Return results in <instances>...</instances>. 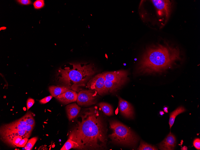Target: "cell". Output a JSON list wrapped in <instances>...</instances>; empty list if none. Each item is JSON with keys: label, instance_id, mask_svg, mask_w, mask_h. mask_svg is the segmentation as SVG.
<instances>
[{"label": "cell", "instance_id": "cell-1", "mask_svg": "<svg viewBox=\"0 0 200 150\" xmlns=\"http://www.w3.org/2000/svg\"><path fill=\"white\" fill-rule=\"evenodd\" d=\"M69 137L75 142V149H105L107 141L106 129L96 106L85 109L80 113Z\"/></svg>", "mask_w": 200, "mask_h": 150}, {"label": "cell", "instance_id": "cell-2", "mask_svg": "<svg viewBox=\"0 0 200 150\" xmlns=\"http://www.w3.org/2000/svg\"><path fill=\"white\" fill-rule=\"evenodd\" d=\"M184 58L179 47L166 42L160 43L146 49L137 65V73H162L180 66Z\"/></svg>", "mask_w": 200, "mask_h": 150}, {"label": "cell", "instance_id": "cell-3", "mask_svg": "<svg viewBox=\"0 0 200 150\" xmlns=\"http://www.w3.org/2000/svg\"><path fill=\"white\" fill-rule=\"evenodd\" d=\"M96 71L94 66L91 63H69L68 66L59 69L57 72V80L63 86L79 92Z\"/></svg>", "mask_w": 200, "mask_h": 150}, {"label": "cell", "instance_id": "cell-4", "mask_svg": "<svg viewBox=\"0 0 200 150\" xmlns=\"http://www.w3.org/2000/svg\"><path fill=\"white\" fill-rule=\"evenodd\" d=\"M34 127L27 125L23 116L14 121L1 126V140L3 142L10 146L13 138L16 137L20 136L23 138H28Z\"/></svg>", "mask_w": 200, "mask_h": 150}, {"label": "cell", "instance_id": "cell-5", "mask_svg": "<svg viewBox=\"0 0 200 150\" xmlns=\"http://www.w3.org/2000/svg\"><path fill=\"white\" fill-rule=\"evenodd\" d=\"M110 125L112 132L108 137L113 143L131 147L136 145L139 140L138 137L127 126L116 120L111 121Z\"/></svg>", "mask_w": 200, "mask_h": 150}, {"label": "cell", "instance_id": "cell-6", "mask_svg": "<svg viewBox=\"0 0 200 150\" xmlns=\"http://www.w3.org/2000/svg\"><path fill=\"white\" fill-rule=\"evenodd\" d=\"M105 79L102 74H99L91 78L87 84L89 90L96 92L100 95L106 93L104 83Z\"/></svg>", "mask_w": 200, "mask_h": 150}, {"label": "cell", "instance_id": "cell-7", "mask_svg": "<svg viewBox=\"0 0 200 150\" xmlns=\"http://www.w3.org/2000/svg\"><path fill=\"white\" fill-rule=\"evenodd\" d=\"M97 92L91 90H81L78 94L77 102L80 105L88 106L96 103Z\"/></svg>", "mask_w": 200, "mask_h": 150}, {"label": "cell", "instance_id": "cell-8", "mask_svg": "<svg viewBox=\"0 0 200 150\" xmlns=\"http://www.w3.org/2000/svg\"><path fill=\"white\" fill-rule=\"evenodd\" d=\"M105 80L124 85L128 80V72L126 70L107 72L102 73Z\"/></svg>", "mask_w": 200, "mask_h": 150}, {"label": "cell", "instance_id": "cell-9", "mask_svg": "<svg viewBox=\"0 0 200 150\" xmlns=\"http://www.w3.org/2000/svg\"><path fill=\"white\" fill-rule=\"evenodd\" d=\"M118 106L122 114L125 117L133 119L134 116V109L131 105L127 101L118 96Z\"/></svg>", "mask_w": 200, "mask_h": 150}, {"label": "cell", "instance_id": "cell-10", "mask_svg": "<svg viewBox=\"0 0 200 150\" xmlns=\"http://www.w3.org/2000/svg\"><path fill=\"white\" fill-rule=\"evenodd\" d=\"M176 144V140L175 136L170 131L164 140L158 144L160 150H174Z\"/></svg>", "mask_w": 200, "mask_h": 150}, {"label": "cell", "instance_id": "cell-11", "mask_svg": "<svg viewBox=\"0 0 200 150\" xmlns=\"http://www.w3.org/2000/svg\"><path fill=\"white\" fill-rule=\"evenodd\" d=\"M78 95L76 91L70 90L55 98L62 104H67L76 101Z\"/></svg>", "mask_w": 200, "mask_h": 150}, {"label": "cell", "instance_id": "cell-12", "mask_svg": "<svg viewBox=\"0 0 200 150\" xmlns=\"http://www.w3.org/2000/svg\"><path fill=\"white\" fill-rule=\"evenodd\" d=\"M66 109L69 120L71 121L78 115L81 108L75 103L68 105Z\"/></svg>", "mask_w": 200, "mask_h": 150}, {"label": "cell", "instance_id": "cell-13", "mask_svg": "<svg viewBox=\"0 0 200 150\" xmlns=\"http://www.w3.org/2000/svg\"><path fill=\"white\" fill-rule=\"evenodd\" d=\"M123 85L121 84L105 80L104 86L106 93L116 92Z\"/></svg>", "mask_w": 200, "mask_h": 150}, {"label": "cell", "instance_id": "cell-14", "mask_svg": "<svg viewBox=\"0 0 200 150\" xmlns=\"http://www.w3.org/2000/svg\"><path fill=\"white\" fill-rule=\"evenodd\" d=\"M49 89L51 95L54 97L70 90L63 86H57L53 85L50 86Z\"/></svg>", "mask_w": 200, "mask_h": 150}, {"label": "cell", "instance_id": "cell-15", "mask_svg": "<svg viewBox=\"0 0 200 150\" xmlns=\"http://www.w3.org/2000/svg\"><path fill=\"white\" fill-rule=\"evenodd\" d=\"M186 110L185 108L183 106H181L178 107L170 113L169 120V124L170 129L173 125L176 116L180 113L185 112Z\"/></svg>", "mask_w": 200, "mask_h": 150}, {"label": "cell", "instance_id": "cell-16", "mask_svg": "<svg viewBox=\"0 0 200 150\" xmlns=\"http://www.w3.org/2000/svg\"><path fill=\"white\" fill-rule=\"evenodd\" d=\"M99 106L103 112L108 116H111L113 114V110L112 106L109 104L104 102L99 103Z\"/></svg>", "mask_w": 200, "mask_h": 150}, {"label": "cell", "instance_id": "cell-17", "mask_svg": "<svg viewBox=\"0 0 200 150\" xmlns=\"http://www.w3.org/2000/svg\"><path fill=\"white\" fill-rule=\"evenodd\" d=\"M137 149L138 150H158V149L156 146L148 144L141 140L140 145Z\"/></svg>", "mask_w": 200, "mask_h": 150}, {"label": "cell", "instance_id": "cell-18", "mask_svg": "<svg viewBox=\"0 0 200 150\" xmlns=\"http://www.w3.org/2000/svg\"><path fill=\"white\" fill-rule=\"evenodd\" d=\"M24 119L26 124L29 125L34 127L35 125V120L32 115V113L28 111L23 116Z\"/></svg>", "mask_w": 200, "mask_h": 150}, {"label": "cell", "instance_id": "cell-19", "mask_svg": "<svg viewBox=\"0 0 200 150\" xmlns=\"http://www.w3.org/2000/svg\"><path fill=\"white\" fill-rule=\"evenodd\" d=\"M75 146V142L71 139L69 138L60 150H68L72 148L74 149Z\"/></svg>", "mask_w": 200, "mask_h": 150}, {"label": "cell", "instance_id": "cell-20", "mask_svg": "<svg viewBox=\"0 0 200 150\" xmlns=\"http://www.w3.org/2000/svg\"><path fill=\"white\" fill-rule=\"evenodd\" d=\"M38 139L37 137H34L28 140L24 147V149L25 150H31L37 141Z\"/></svg>", "mask_w": 200, "mask_h": 150}, {"label": "cell", "instance_id": "cell-21", "mask_svg": "<svg viewBox=\"0 0 200 150\" xmlns=\"http://www.w3.org/2000/svg\"><path fill=\"white\" fill-rule=\"evenodd\" d=\"M35 9H38L43 7L45 5L44 1L43 0H37L33 3Z\"/></svg>", "mask_w": 200, "mask_h": 150}, {"label": "cell", "instance_id": "cell-22", "mask_svg": "<svg viewBox=\"0 0 200 150\" xmlns=\"http://www.w3.org/2000/svg\"><path fill=\"white\" fill-rule=\"evenodd\" d=\"M22 139V137L20 136L15 137L12 141L10 146L13 147H16V145Z\"/></svg>", "mask_w": 200, "mask_h": 150}, {"label": "cell", "instance_id": "cell-23", "mask_svg": "<svg viewBox=\"0 0 200 150\" xmlns=\"http://www.w3.org/2000/svg\"><path fill=\"white\" fill-rule=\"evenodd\" d=\"M28 141V138H23L16 145L17 147H23L25 146Z\"/></svg>", "mask_w": 200, "mask_h": 150}, {"label": "cell", "instance_id": "cell-24", "mask_svg": "<svg viewBox=\"0 0 200 150\" xmlns=\"http://www.w3.org/2000/svg\"><path fill=\"white\" fill-rule=\"evenodd\" d=\"M35 102L34 100L31 98H28L26 102L27 110H28L34 104Z\"/></svg>", "mask_w": 200, "mask_h": 150}, {"label": "cell", "instance_id": "cell-25", "mask_svg": "<svg viewBox=\"0 0 200 150\" xmlns=\"http://www.w3.org/2000/svg\"><path fill=\"white\" fill-rule=\"evenodd\" d=\"M193 145L196 149H200V139L199 138H196L193 141Z\"/></svg>", "mask_w": 200, "mask_h": 150}, {"label": "cell", "instance_id": "cell-26", "mask_svg": "<svg viewBox=\"0 0 200 150\" xmlns=\"http://www.w3.org/2000/svg\"><path fill=\"white\" fill-rule=\"evenodd\" d=\"M53 96H49L42 99L39 101L40 103L41 104H45L49 102L52 98Z\"/></svg>", "mask_w": 200, "mask_h": 150}, {"label": "cell", "instance_id": "cell-27", "mask_svg": "<svg viewBox=\"0 0 200 150\" xmlns=\"http://www.w3.org/2000/svg\"><path fill=\"white\" fill-rule=\"evenodd\" d=\"M16 1L22 5H28L31 4V1L30 0H17Z\"/></svg>", "mask_w": 200, "mask_h": 150}, {"label": "cell", "instance_id": "cell-28", "mask_svg": "<svg viewBox=\"0 0 200 150\" xmlns=\"http://www.w3.org/2000/svg\"><path fill=\"white\" fill-rule=\"evenodd\" d=\"M164 111L166 113H168V107L167 106H164L163 108Z\"/></svg>", "mask_w": 200, "mask_h": 150}, {"label": "cell", "instance_id": "cell-29", "mask_svg": "<svg viewBox=\"0 0 200 150\" xmlns=\"http://www.w3.org/2000/svg\"><path fill=\"white\" fill-rule=\"evenodd\" d=\"M161 116H163L164 114V112L163 111H160L159 112Z\"/></svg>", "mask_w": 200, "mask_h": 150}, {"label": "cell", "instance_id": "cell-30", "mask_svg": "<svg viewBox=\"0 0 200 150\" xmlns=\"http://www.w3.org/2000/svg\"><path fill=\"white\" fill-rule=\"evenodd\" d=\"M187 147L184 146L181 148V150H187Z\"/></svg>", "mask_w": 200, "mask_h": 150}]
</instances>
